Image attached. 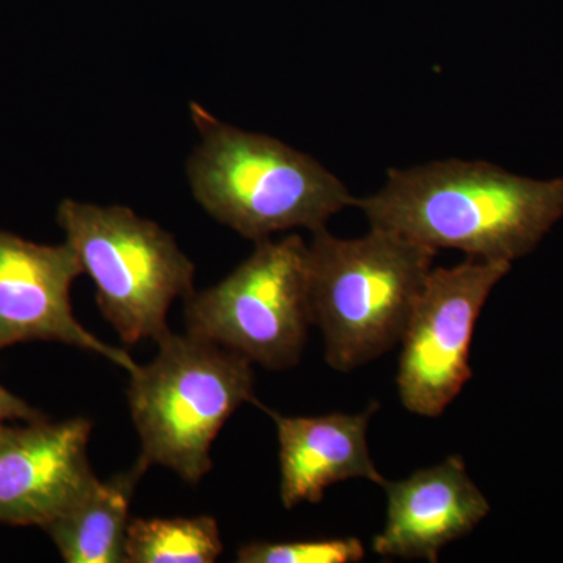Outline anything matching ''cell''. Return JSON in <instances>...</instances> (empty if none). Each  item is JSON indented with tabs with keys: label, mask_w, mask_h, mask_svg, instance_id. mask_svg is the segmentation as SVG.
Segmentation results:
<instances>
[{
	"label": "cell",
	"mask_w": 563,
	"mask_h": 563,
	"mask_svg": "<svg viewBox=\"0 0 563 563\" xmlns=\"http://www.w3.org/2000/svg\"><path fill=\"white\" fill-rule=\"evenodd\" d=\"M354 207L372 228L422 246L512 263L563 217V177L536 180L487 162H433L390 169L384 187Z\"/></svg>",
	"instance_id": "obj_1"
},
{
	"label": "cell",
	"mask_w": 563,
	"mask_h": 563,
	"mask_svg": "<svg viewBox=\"0 0 563 563\" xmlns=\"http://www.w3.org/2000/svg\"><path fill=\"white\" fill-rule=\"evenodd\" d=\"M312 233V324L324 336L325 362L352 372L401 343L437 251L376 228L354 240L325 228Z\"/></svg>",
	"instance_id": "obj_3"
},
{
	"label": "cell",
	"mask_w": 563,
	"mask_h": 563,
	"mask_svg": "<svg viewBox=\"0 0 563 563\" xmlns=\"http://www.w3.org/2000/svg\"><path fill=\"white\" fill-rule=\"evenodd\" d=\"M201 144L187 162L196 201L211 218L257 243L273 233L325 228L354 206L346 185L310 155L288 144L244 132L191 102Z\"/></svg>",
	"instance_id": "obj_2"
},
{
	"label": "cell",
	"mask_w": 563,
	"mask_h": 563,
	"mask_svg": "<svg viewBox=\"0 0 563 563\" xmlns=\"http://www.w3.org/2000/svg\"><path fill=\"white\" fill-rule=\"evenodd\" d=\"M85 418L0 422V523L44 528L98 477Z\"/></svg>",
	"instance_id": "obj_9"
},
{
	"label": "cell",
	"mask_w": 563,
	"mask_h": 563,
	"mask_svg": "<svg viewBox=\"0 0 563 563\" xmlns=\"http://www.w3.org/2000/svg\"><path fill=\"white\" fill-rule=\"evenodd\" d=\"M157 344V357L129 374L141 457L196 485L213 468L211 444L222 426L254 401V369L243 355L190 332L169 331Z\"/></svg>",
	"instance_id": "obj_4"
},
{
	"label": "cell",
	"mask_w": 563,
	"mask_h": 563,
	"mask_svg": "<svg viewBox=\"0 0 563 563\" xmlns=\"http://www.w3.org/2000/svg\"><path fill=\"white\" fill-rule=\"evenodd\" d=\"M84 274L68 243L38 244L0 231V351L29 342H58L92 351L132 374L129 352L88 332L74 317L70 288Z\"/></svg>",
	"instance_id": "obj_8"
},
{
	"label": "cell",
	"mask_w": 563,
	"mask_h": 563,
	"mask_svg": "<svg viewBox=\"0 0 563 563\" xmlns=\"http://www.w3.org/2000/svg\"><path fill=\"white\" fill-rule=\"evenodd\" d=\"M377 404L361 413L273 418L279 440L280 499L285 509L320 503L332 485L366 479L383 487L368 448V426Z\"/></svg>",
	"instance_id": "obj_11"
},
{
	"label": "cell",
	"mask_w": 563,
	"mask_h": 563,
	"mask_svg": "<svg viewBox=\"0 0 563 563\" xmlns=\"http://www.w3.org/2000/svg\"><path fill=\"white\" fill-rule=\"evenodd\" d=\"M44 418L31 404L22 401L16 395L0 385V422L33 421Z\"/></svg>",
	"instance_id": "obj_15"
},
{
	"label": "cell",
	"mask_w": 563,
	"mask_h": 563,
	"mask_svg": "<svg viewBox=\"0 0 563 563\" xmlns=\"http://www.w3.org/2000/svg\"><path fill=\"white\" fill-rule=\"evenodd\" d=\"M387 520L374 537L383 558L439 562L446 544L474 531L490 514V503L457 455L402 481H385Z\"/></svg>",
	"instance_id": "obj_10"
},
{
	"label": "cell",
	"mask_w": 563,
	"mask_h": 563,
	"mask_svg": "<svg viewBox=\"0 0 563 563\" xmlns=\"http://www.w3.org/2000/svg\"><path fill=\"white\" fill-rule=\"evenodd\" d=\"M57 222L121 342L157 343L166 335L169 307L195 291V265L172 233L128 207L74 199L60 202Z\"/></svg>",
	"instance_id": "obj_5"
},
{
	"label": "cell",
	"mask_w": 563,
	"mask_h": 563,
	"mask_svg": "<svg viewBox=\"0 0 563 563\" xmlns=\"http://www.w3.org/2000/svg\"><path fill=\"white\" fill-rule=\"evenodd\" d=\"M184 303L192 335L273 372L292 368L312 324L309 244L299 235L262 240L225 279Z\"/></svg>",
	"instance_id": "obj_6"
},
{
	"label": "cell",
	"mask_w": 563,
	"mask_h": 563,
	"mask_svg": "<svg viewBox=\"0 0 563 563\" xmlns=\"http://www.w3.org/2000/svg\"><path fill=\"white\" fill-rule=\"evenodd\" d=\"M150 463L141 457L128 472L96 479L44 531L68 563H128L125 537L132 499Z\"/></svg>",
	"instance_id": "obj_12"
},
{
	"label": "cell",
	"mask_w": 563,
	"mask_h": 563,
	"mask_svg": "<svg viewBox=\"0 0 563 563\" xmlns=\"http://www.w3.org/2000/svg\"><path fill=\"white\" fill-rule=\"evenodd\" d=\"M365 559L361 540L322 539L301 542H252L236 553L240 563H357Z\"/></svg>",
	"instance_id": "obj_14"
},
{
	"label": "cell",
	"mask_w": 563,
	"mask_h": 563,
	"mask_svg": "<svg viewBox=\"0 0 563 563\" xmlns=\"http://www.w3.org/2000/svg\"><path fill=\"white\" fill-rule=\"evenodd\" d=\"M222 553L213 517L132 518L125 537L128 563H213Z\"/></svg>",
	"instance_id": "obj_13"
},
{
	"label": "cell",
	"mask_w": 563,
	"mask_h": 563,
	"mask_svg": "<svg viewBox=\"0 0 563 563\" xmlns=\"http://www.w3.org/2000/svg\"><path fill=\"white\" fill-rule=\"evenodd\" d=\"M512 263L468 261L432 268L401 339L399 398L409 412L440 417L472 379L474 329Z\"/></svg>",
	"instance_id": "obj_7"
}]
</instances>
